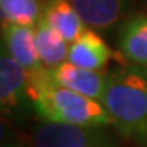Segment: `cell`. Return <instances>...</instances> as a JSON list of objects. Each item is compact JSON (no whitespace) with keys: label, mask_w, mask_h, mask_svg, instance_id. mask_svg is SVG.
<instances>
[{"label":"cell","mask_w":147,"mask_h":147,"mask_svg":"<svg viewBox=\"0 0 147 147\" xmlns=\"http://www.w3.org/2000/svg\"><path fill=\"white\" fill-rule=\"evenodd\" d=\"M44 2L46 0H0L2 23L36 26L41 20Z\"/></svg>","instance_id":"7c38bea8"},{"label":"cell","mask_w":147,"mask_h":147,"mask_svg":"<svg viewBox=\"0 0 147 147\" xmlns=\"http://www.w3.org/2000/svg\"><path fill=\"white\" fill-rule=\"evenodd\" d=\"M80 18L92 30H108L119 21L124 0H70Z\"/></svg>","instance_id":"30bf717a"},{"label":"cell","mask_w":147,"mask_h":147,"mask_svg":"<svg viewBox=\"0 0 147 147\" xmlns=\"http://www.w3.org/2000/svg\"><path fill=\"white\" fill-rule=\"evenodd\" d=\"M0 105L3 115H13L33 105L28 93L26 70L5 49H2L0 59Z\"/></svg>","instance_id":"277c9868"},{"label":"cell","mask_w":147,"mask_h":147,"mask_svg":"<svg viewBox=\"0 0 147 147\" xmlns=\"http://www.w3.org/2000/svg\"><path fill=\"white\" fill-rule=\"evenodd\" d=\"M36 46L42 65L49 70L59 67L69 57V44L51 25L39 20L36 25Z\"/></svg>","instance_id":"8fae6325"},{"label":"cell","mask_w":147,"mask_h":147,"mask_svg":"<svg viewBox=\"0 0 147 147\" xmlns=\"http://www.w3.org/2000/svg\"><path fill=\"white\" fill-rule=\"evenodd\" d=\"M3 49L26 70V75H36L44 70L36 46V30L23 25H3Z\"/></svg>","instance_id":"5b68a950"},{"label":"cell","mask_w":147,"mask_h":147,"mask_svg":"<svg viewBox=\"0 0 147 147\" xmlns=\"http://www.w3.org/2000/svg\"><path fill=\"white\" fill-rule=\"evenodd\" d=\"M41 20L51 25L69 44L85 31L84 20L72 7L70 0H46Z\"/></svg>","instance_id":"9c48e42d"},{"label":"cell","mask_w":147,"mask_h":147,"mask_svg":"<svg viewBox=\"0 0 147 147\" xmlns=\"http://www.w3.org/2000/svg\"><path fill=\"white\" fill-rule=\"evenodd\" d=\"M25 147H116L103 127L44 121L23 134Z\"/></svg>","instance_id":"3957f363"},{"label":"cell","mask_w":147,"mask_h":147,"mask_svg":"<svg viewBox=\"0 0 147 147\" xmlns=\"http://www.w3.org/2000/svg\"><path fill=\"white\" fill-rule=\"evenodd\" d=\"M28 93L38 116L51 123L106 127L113 118L103 103L54 82L49 69L28 77Z\"/></svg>","instance_id":"6da1fadb"},{"label":"cell","mask_w":147,"mask_h":147,"mask_svg":"<svg viewBox=\"0 0 147 147\" xmlns=\"http://www.w3.org/2000/svg\"><path fill=\"white\" fill-rule=\"evenodd\" d=\"M111 49L93 30H85L69 47V62L88 70H100L108 64Z\"/></svg>","instance_id":"52a82bcc"},{"label":"cell","mask_w":147,"mask_h":147,"mask_svg":"<svg viewBox=\"0 0 147 147\" xmlns=\"http://www.w3.org/2000/svg\"><path fill=\"white\" fill-rule=\"evenodd\" d=\"M121 54L134 65L147 67V15L137 13L127 18L119 31Z\"/></svg>","instance_id":"ba28073f"},{"label":"cell","mask_w":147,"mask_h":147,"mask_svg":"<svg viewBox=\"0 0 147 147\" xmlns=\"http://www.w3.org/2000/svg\"><path fill=\"white\" fill-rule=\"evenodd\" d=\"M101 103L119 132L147 137V67L132 64L111 70Z\"/></svg>","instance_id":"7a4b0ae2"},{"label":"cell","mask_w":147,"mask_h":147,"mask_svg":"<svg viewBox=\"0 0 147 147\" xmlns=\"http://www.w3.org/2000/svg\"><path fill=\"white\" fill-rule=\"evenodd\" d=\"M56 84L69 90H74L88 98L101 101L106 88V75L100 70H88L72 62H62L51 70Z\"/></svg>","instance_id":"8992f818"}]
</instances>
